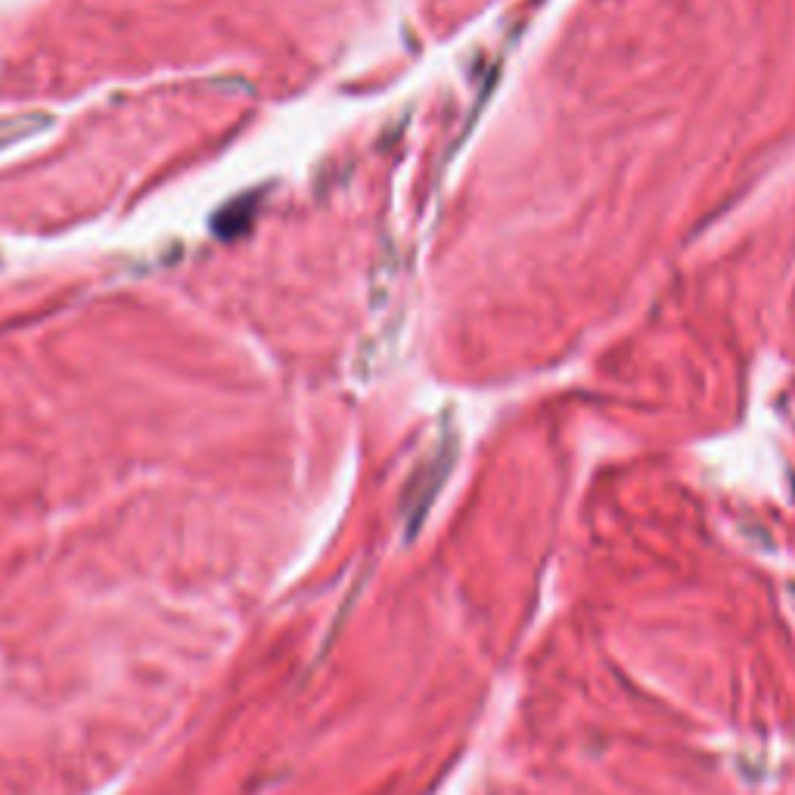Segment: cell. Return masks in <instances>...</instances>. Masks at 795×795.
I'll return each instance as SVG.
<instances>
[{
    "mask_svg": "<svg viewBox=\"0 0 795 795\" xmlns=\"http://www.w3.org/2000/svg\"><path fill=\"white\" fill-rule=\"evenodd\" d=\"M255 202H258V196H240V199H233V202H227L224 209L215 215V221H212V230L218 233L221 240H237L240 233L252 224V215H255Z\"/></svg>",
    "mask_w": 795,
    "mask_h": 795,
    "instance_id": "2",
    "label": "cell"
},
{
    "mask_svg": "<svg viewBox=\"0 0 795 795\" xmlns=\"http://www.w3.org/2000/svg\"><path fill=\"white\" fill-rule=\"evenodd\" d=\"M53 128V115L47 112H16L0 119V153L10 150V146H19L25 140L38 137L41 131Z\"/></svg>",
    "mask_w": 795,
    "mask_h": 795,
    "instance_id": "1",
    "label": "cell"
}]
</instances>
